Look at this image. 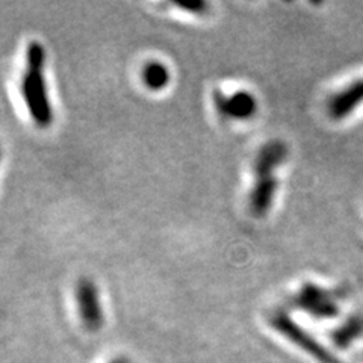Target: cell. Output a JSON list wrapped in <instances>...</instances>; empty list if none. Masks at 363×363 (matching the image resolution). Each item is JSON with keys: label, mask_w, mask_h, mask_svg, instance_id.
I'll list each match as a JSON object with an SVG mask.
<instances>
[{"label": "cell", "mask_w": 363, "mask_h": 363, "mask_svg": "<svg viewBox=\"0 0 363 363\" xmlns=\"http://www.w3.org/2000/svg\"><path fill=\"white\" fill-rule=\"evenodd\" d=\"M45 50L38 41L28 45L26 70L21 76L20 91L29 116L40 129H48L53 123V106L44 77Z\"/></svg>", "instance_id": "obj_1"}, {"label": "cell", "mask_w": 363, "mask_h": 363, "mask_svg": "<svg viewBox=\"0 0 363 363\" xmlns=\"http://www.w3.org/2000/svg\"><path fill=\"white\" fill-rule=\"evenodd\" d=\"M342 297L344 292H337V289H325L315 283H304L294 295L292 304L316 320H332L340 311L339 301Z\"/></svg>", "instance_id": "obj_2"}, {"label": "cell", "mask_w": 363, "mask_h": 363, "mask_svg": "<svg viewBox=\"0 0 363 363\" xmlns=\"http://www.w3.org/2000/svg\"><path fill=\"white\" fill-rule=\"evenodd\" d=\"M269 323L280 335L285 336L292 344L306 351V353L315 357L320 363H342L333 354L328 353L320 342H316L311 335L306 333L286 312H274L269 318Z\"/></svg>", "instance_id": "obj_3"}, {"label": "cell", "mask_w": 363, "mask_h": 363, "mask_svg": "<svg viewBox=\"0 0 363 363\" xmlns=\"http://www.w3.org/2000/svg\"><path fill=\"white\" fill-rule=\"evenodd\" d=\"M76 301L79 318L88 332H99L104 325L105 316L101 308L100 291L96 283L84 277L76 283Z\"/></svg>", "instance_id": "obj_4"}, {"label": "cell", "mask_w": 363, "mask_h": 363, "mask_svg": "<svg viewBox=\"0 0 363 363\" xmlns=\"http://www.w3.org/2000/svg\"><path fill=\"white\" fill-rule=\"evenodd\" d=\"M289 150L286 143L281 140H271L260 147L253 161L255 182L260 184H277L276 172L288 159Z\"/></svg>", "instance_id": "obj_5"}, {"label": "cell", "mask_w": 363, "mask_h": 363, "mask_svg": "<svg viewBox=\"0 0 363 363\" xmlns=\"http://www.w3.org/2000/svg\"><path fill=\"white\" fill-rule=\"evenodd\" d=\"M213 105L223 117L232 120H248L257 111V100L248 91H236L230 96L213 91Z\"/></svg>", "instance_id": "obj_6"}, {"label": "cell", "mask_w": 363, "mask_h": 363, "mask_svg": "<svg viewBox=\"0 0 363 363\" xmlns=\"http://www.w3.org/2000/svg\"><path fill=\"white\" fill-rule=\"evenodd\" d=\"M363 104V77L356 79L328 99L327 112L333 120H342Z\"/></svg>", "instance_id": "obj_7"}, {"label": "cell", "mask_w": 363, "mask_h": 363, "mask_svg": "<svg viewBox=\"0 0 363 363\" xmlns=\"http://www.w3.org/2000/svg\"><path fill=\"white\" fill-rule=\"evenodd\" d=\"M363 336V313H353L333 332L332 339L337 348H347Z\"/></svg>", "instance_id": "obj_8"}, {"label": "cell", "mask_w": 363, "mask_h": 363, "mask_svg": "<svg viewBox=\"0 0 363 363\" xmlns=\"http://www.w3.org/2000/svg\"><path fill=\"white\" fill-rule=\"evenodd\" d=\"M169 79H172V74H169L167 65L162 62H147L141 70L143 84L152 91H161L167 88Z\"/></svg>", "instance_id": "obj_9"}, {"label": "cell", "mask_w": 363, "mask_h": 363, "mask_svg": "<svg viewBox=\"0 0 363 363\" xmlns=\"http://www.w3.org/2000/svg\"><path fill=\"white\" fill-rule=\"evenodd\" d=\"M174 5L192 14H204L209 8V5L206 2H201V0H196V2H191V4H174Z\"/></svg>", "instance_id": "obj_10"}, {"label": "cell", "mask_w": 363, "mask_h": 363, "mask_svg": "<svg viewBox=\"0 0 363 363\" xmlns=\"http://www.w3.org/2000/svg\"><path fill=\"white\" fill-rule=\"evenodd\" d=\"M109 363H130V360H129V359H126V357H117V359L111 360Z\"/></svg>", "instance_id": "obj_11"}, {"label": "cell", "mask_w": 363, "mask_h": 363, "mask_svg": "<svg viewBox=\"0 0 363 363\" xmlns=\"http://www.w3.org/2000/svg\"><path fill=\"white\" fill-rule=\"evenodd\" d=\"M0 161H2V149H0Z\"/></svg>", "instance_id": "obj_12"}]
</instances>
